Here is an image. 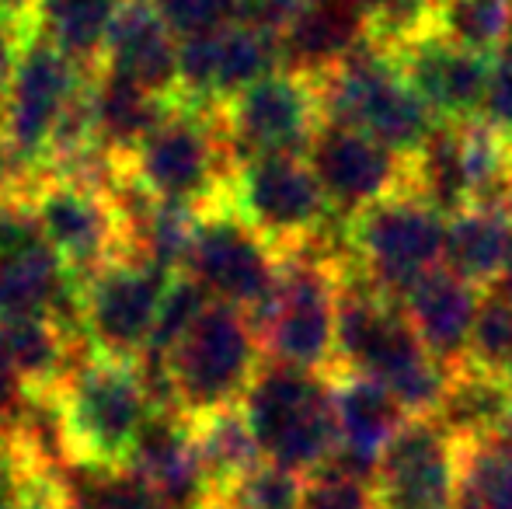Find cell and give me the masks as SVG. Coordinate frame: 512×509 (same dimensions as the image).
<instances>
[{
  "label": "cell",
  "mask_w": 512,
  "mask_h": 509,
  "mask_svg": "<svg viewBox=\"0 0 512 509\" xmlns=\"http://www.w3.org/2000/svg\"><path fill=\"white\" fill-rule=\"evenodd\" d=\"M102 70L140 84L161 98L178 91V39L157 18L150 0H122L115 25L108 32Z\"/></svg>",
  "instance_id": "obj_22"
},
{
  "label": "cell",
  "mask_w": 512,
  "mask_h": 509,
  "mask_svg": "<svg viewBox=\"0 0 512 509\" xmlns=\"http://www.w3.org/2000/svg\"><path fill=\"white\" fill-rule=\"evenodd\" d=\"M39 468H49L42 464L25 443L18 440V433H0V506L21 503L28 492V482Z\"/></svg>",
  "instance_id": "obj_40"
},
{
  "label": "cell",
  "mask_w": 512,
  "mask_h": 509,
  "mask_svg": "<svg viewBox=\"0 0 512 509\" xmlns=\"http://www.w3.org/2000/svg\"><path fill=\"white\" fill-rule=\"evenodd\" d=\"M352 4L363 11L370 39L391 53L432 28V11H436V0H352Z\"/></svg>",
  "instance_id": "obj_35"
},
{
  "label": "cell",
  "mask_w": 512,
  "mask_h": 509,
  "mask_svg": "<svg viewBox=\"0 0 512 509\" xmlns=\"http://www.w3.org/2000/svg\"><path fill=\"white\" fill-rule=\"evenodd\" d=\"M53 405L63 454L77 468H126L136 436L154 415L140 367L95 353L70 370Z\"/></svg>",
  "instance_id": "obj_3"
},
{
  "label": "cell",
  "mask_w": 512,
  "mask_h": 509,
  "mask_svg": "<svg viewBox=\"0 0 512 509\" xmlns=\"http://www.w3.org/2000/svg\"><path fill=\"white\" fill-rule=\"evenodd\" d=\"M150 7L178 42L241 21V0H150Z\"/></svg>",
  "instance_id": "obj_37"
},
{
  "label": "cell",
  "mask_w": 512,
  "mask_h": 509,
  "mask_svg": "<svg viewBox=\"0 0 512 509\" xmlns=\"http://www.w3.org/2000/svg\"><path fill=\"white\" fill-rule=\"evenodd\" d=\"M164 363L175 387L178 412L199 419L241 405L244 391L262 367V346L248 314L209 300L196 325L164 356Z\"/></svg>",
  "instance_id": "obj_8"
},
{
  "label": "cell",
  "mask_w": 512,
  "mask_h": 509,
  "mask_svg": "<svg viewBox=\"0 0 512 509\" xmlns=\"http://www.w3.org/2000/svg\"><path fill=\"white\" fill-rule=\"evenodd\" d=\"M512 255V224L506 210L467 206L446 220L443 265L467 279L478 290H488L502 279Z\"/></svg>",
  "instance_id": "obj_26"
},
{
  "label": "cell",
  "mask_w": 512,
  "mask_h": 509,
  "mask_svg": "<svg viewBox=\"0 0 512 509\" xmlns=\"http://www.w3.org/2000/svg\"><path fill=\"white\" fill-rule=\"evenodd\" d=\"M276 70H283L279 35L251 21H234L220 32L178 42L175 102L196 112H220L230 98Z\"/></svg>",
  "instance_id": "obj_13"
},
{
  "label": "cell",
  "mask_w": 512,
  "mask_h": 509,
  "mask_svg": "<svg viewBox=\"0 0 512 509\" xmlns=\"http://www.w3.org/2000/svg\"><path fill=\"white\" fill-rule=\"evenodd\" d=\"M88 81V67L70 60L67 53L49 46L39 35H28L11 88L0 102V129L35 178L46 175L56 129L70 112V105L84 95Z\"/></svg>",
  "instance_id": "obj_10"
},
{
  "label": "cell",
  "mask_w": 512,
  "mask_h": 509,
  "mask_svg": "<svg viewBox=\"0 0 512 509\" xmlns=\"http://www.w3.org/2000/svg\"><path fill=\"white\" fill-rule=\"evenodd\" d=\"M366 39L370 25L352 0H304L290 25L279 32L283 70H293L307 81H321Z\"/></svg>",
  "instance_id": "obj_23"
},
{
  "label": "cell",
  "mask_w": 512,
  "mask_h": 509,
  "mask_svg": "<svg viewBox=\"0 0 512 509\" xmlns=\"http://www.w3.org/2000/svg\"><path fill=\"white\" fill-rule=\"evenodd\" d=\"M21 408H25V391H21L18 377H14V370H11V360H7L4 328H0V433H7L4 426L14 429Z\"/></svg>",
  "instance_id": "obj_42"
},
{
  "label": "cell",
  "mask_w": 512,
  "mask_h": 509,
  "mask_svg": "<svg viewBox=\"0 0 512 509\" xmlns=\"http://www.w3.org/2000/svg\"><path fill=\"white\" fill-rule=\"evenodd\" d=\"M265 464L310 478L331 461L338 447L335 377L314 370L262 363L241 398Z\"/></svg>",
  "instance_id": "obj_4"
},
{
  "label": "cell",
  "mask_w": 512,
  "mask_h": 509,
  "mask_svg": "<svg viewBox=\"0 0 512 509\" xmlns=\"http://www.w3.org/2000/svg\"><path fill=\"white\" fill-rule=\"evenodd\" d=\"M307 164L328 206L352 220L366 206L408 189V161L359 129L321 123L307 147Z\"/></svg>",
  "instance_id": "obj_17"
},
{
  "label": "cell",
  "mask_w": 512,
  "mask_h": 509,
  "mask_svg": "<svg viewBox=\"0 0 512 509\" xmlns=\"http://www.w3.org/2000/svg\"><path fill=\"white\" fill-rule=\"evenodd\" d=\"M432 28L453 46L492 60L512 42V0H436Z\"/></svg>",
  "instance_id": "obj_31"
},
{
  "label": "cell",
  "mask_w": 512,
  "mask_h": 509,
  "mask_svg": "<svg viewBox=\"0 0 512 509\" xmlns=\"http://www.w3.org/2000/svg\"><path fill=\"white\" fill-rule=\"evenodd\" d=\"M460 499L474 509H512V457L495 440L460 447Z\"/></svg>",
  "instance_id": "obj_32"
},
{
  "label": "cell",
  "mask_w": 512,
  "mask_h": 509,
  "mask_svg": "<svg viewBox=\"0 0 512 509\" xmlns=\"http://www.w3.org/2000/svg\"><path fill=\"white\" fill-rule=\"evenodd\" d=\"M63 509H95V506L84 503V499H74V496H70V492H67V506H63Z\"/></svg>",
  "instance_id": "obj_47"
},
{
  "label": "cell",
  "mask_w": 512,
  "mask_h": 509,
  "mask_svg": "<svg viewBox=\"0 0 512 509\" xmlns=\"http://www.w3.org/2000/svg\"><path fill=\"white\" fill-rule=\"evenodd\" d=\"M495 443H499V447L506 450V454L512 457V415H509V422H506V426L499 429V436H495Z\"/></svg>",
  "instance_id": "obj_44"
},
{
  "label": "cell",
  "mask_w": 512,
  "mask_h": 509,
  "mask_svg": "<svg viewBox=\"0 0 512 509\" xmlns=\"http://www.w3.org/2000/svg\"><path fill=\"white\" fill-rule=\"evenodd\" d=\"M408 189L418 192L425 203H432L439 213H453L471 206V178H467L464 157V126L436 123L429 140L418 147V154L408 161Z\"/></svg>",
  "instance_id": "obj_29"
},
{
  "label": "cell",
  "mask_w": 512,
  "mask_h": 509,
  "mask_svg": "<svg viewBox=\"0 0 512 509\" xmlns=\"http://www.w3.org/2000/svg\"><path fill=\"white\" fill-rule=\"evenodd\" d=\"M377 509H457L460 443L436 422L415 415L380 454L373 478Z\"/></svg>",
  "instance_id": "obj_16"
},
{
  "label": "cell",
  "mask_w": 512,
  "mask_h": 509,
  "mask_svg": "<svg viewBox=\"0 0 512 509\" xmlns=\"http://www.w3.org/2000/svg\"><path fill=\"white\" fill-rule=\"evenodd\" d=\"M481 290L450 272L446 265H436L425 272L415 286L401 297L411 328L422 339L425 353L446 370H457L467 363L471 349V328L478 318Z\"/></svg>",
  "instance_id": "obj_21"
},
{
  "label": "cell",
  "mask_w": 512,
  "mask_h": 509,
  "mask_svg": "<svg viewBox=\"0 0 512 509\" xmlns=\"http://www.w3.org/2000/svg\"><path fill=\"white\" fill-rule=\"evenodd\" d=\"M0 509H25V506H21V503H11V506H0Z\"/></svg>",
  "instance_id": "obj_49"
},
{
  "label": "cell",
  "mask_w": 512,
  "mask_h": 509,
  "mask_svg": "<svg viewBox=\"0 0 512 509\" xmlns=\"http://www.w3.org/2000/svg\"><path fill=\"white\" fill-rule=\"evenodd\" d=\"M481 123H485L488 129H495V133H499L502 140L512 147V42L492 56Z\"/></svg>",
  "instance_id": "obj_39"
},
{
  "label": "cell",
  "mask_w": 512,
  "mask_h": 509,
  "mask_svg": "<svg viewBox=\"0 0 512 509\" xmlns=\"http://www.w3.org/2000/svg\"><path fill=\"white\" fill-rule=\"evenodd\" d=\"M342 290V258L324 234L283 255L272 300L251 318L269 363L331 374L335 370V321Z\"/></svg>",
  "instance_id": "obj_2"
},
{
  "label": "cell",
  "mask_w": 512,
  "mask_h": 509,
  "mask_svg": "<svg viewBox=\"0 0 512 509\" xmlns=\"http://www.w3.org/2000/svg\"><path fill=\"white\" fill-rule=\"evenodd\" d=\"M401 74L408 77L411 91L425 102V109L439 123H474L485 109L488 91V67L492 60L467 49L453 46L450 39L425 28L422 35L408 39L405 46L394 49Z\"/></svg>",
  "instance_id": "obj_18"
},
{
  "label": "cell",
  "mask_w": 512,
  "mask_h": 509,
  "mask_svg": "<svg viewBox=\"0 0 512 509\" xmlns=\"http://www.w3.org/2000/svg\"><path fill=\"white\" fill-rule=\"evenodd\" d=\"M175 98H161L140 84L108 70L91 74V126L95 143L112 157L126 161L157 126L168 119Z\"/></svg>",
  "instance_id": "obj_24"
},
{
  "label": "cell",
  "mask_w": 512,
  "mask_h": 509,
  "mask_svg": "<svg viewBox=\"0 0 512 509\" xmlns=\"http://www.w3.org/2000/svg\"><path fill=\"white\" fill-rule=\"evenodd\" d=\"M321 123L314 81L293 70L262 77L220 109V133L234 164L262 154H307Z\"/></svg>",
  "instance_id": "obj_14"
},
{
  "label": "cell",
  "mask_w": 512,
  "mask_h": 509,
  "mask_svg": "<svg viewBox=\"0 0 512 509\" xmlns=\"http://www.w3.org/2000/svg\"><path fill=\"white\" fill-rule=\"evenodd\" d=\"M206 307H209V297L203 293V286L192 283L185 272H178V276L171 279L168 293H164L161 314H157L154 335H150V346L143 356H157V360H164V356L182 342V335L196 325L199 314H203Z\"/></svg>",
  "instance_id": "obj_34"
},
{
  "label": "cell",
  "mask_w": 512,
  "mask_h": 509,
  "mask_svg": "<svg viewBox=\"0 0 512 509\" xmlns=\"http://www.w3.org/2000/svg\"><path fill=\"white\" fill-rule=\"evenodd\" d=\"M203 509H241V506H234L230 499H223V496H216V499H209V503Z\"/></svg>",
  "instance_id": "obj_46"
},
{
  "label": "cell",
  "mask_w": 512,
  "mask_h": 509,
  "mask_svg": "<svg viewBox=\"0 0 512 509\" xmlns=\"http://www.w3.org/2000/svg\"><path fill=\"white\" fill-rule=\"evenodd\" d=\"M314 88L324 123L359 129L405 161L418 154V147L439 123L411 91L408 77L398 67V56L373 39L345 56L331 74L314 81Z\"/></svg>",
  "instance_id": "obj_5"
},
{
  "label": "cell",
  "mask_w": 512,
  "mask_h": 509,
  "mask_svg": "<svg viewBox=\"0 0 512 509\" xmlns=\"http://www.w3.org/2000/svg\"><path fill=\"white\" fill-rule=\"evenodd\" d=\"M119 7L122 0H35L32 35L91 70L95 63H102Z\"/></svg>",
  "instance_id": "obj_28"
},
{
  "label": "cell",
  "mask_w": 512,
  "mask_h": 509,
  "mask_svg": "<svg viewBox=\"0 0 512 509\" xmlns=\"http://www.w3.org/2000/svg\"><path fill=\"white\" fill-rule=\"evenodd\" d=\"M182 272L203 286L209 300L234 307L251 321L276 293L283 255L258 231H251L234 210L216 206L199 213Z\"/></svg>",
  "instance_id": "obj_11"
},
{
  "label": "cell",
  "mask_w": 512,
  "mask_h": 509,
  "mask_svg": "<svg viewBox=\"0 0 512 509\" xmlns=\"http://www.w3.org/2000/svg\"><path fill=\"white\" fill-rule=\"evenodd\" d=\"M28 203L42 227V238L81 283L112 258L126 255L119 213L108 192L63 175H42L28 192Z\"/></svg>",
  "instance_id": "obj_15"
},
{
  "label": "cell",
  "mask_w": 512,
  "mask_h": 509,
  "mask_svg": "<svg viewBox=\"0 0 512 509\" xmlns=\"http://www.w3.org/2000/svg\"><path fill=\"white\" fill-rule=\"evenodd\" d=\"M411 415L384 384L370 377H335V429L338 447L324 468H335L356 482L373 485L380 468V454L401 433Z\"/></svg>",
  "instance_id": "obj_20"
},
{
  "label": "cell",
  "mask_w": 512,
  "mask_h": 509,
  "mask_svg": "<svg viewBox=\"0 0 512 509\" xmlns=\"http://www.w3.org/2000/svg\"><path fill=\"white\" fill-rule=\"evenodd\" d=\"M335 370L384 384L411 419L436 412L453 374L425 353L405 307L352 272H345L338 290Z\"/></svg>",
  "instance_id": "obj_1"
},
{
  "label": "cell",
  "mask_w": 512,
  "mask_h": 509,
  "mask_svg": "<svg viewBox=\"0 0 512 509\" xmlns=\"http://www.w3.org/2000/svg\"><path fill=\"white\" fill-rule=\"evenodd\" d=\"M506 384H509V391H512V363H509V370H506Z\"/></svg>",
  "instance_id": "obj_48"
},
{
  "label": "cell",
  "mask_w": 512,
  "mask_h": 509,
  "mask_svg": "<svg viewBox=\"0 0 512 509\" xmlns=\"http://www.w3.org/2000/svg\"><path fill=\"white\" fill-rule=\"evenodd\" d=\"M300 7H304V0H241V21H251V25L279 35Z\"/></svg>",
  "instance_id": "obj_41"
},
{
  "label": "cell",
  "mask_w": 512,
  "mask_h": 509,
  "mask_svg": "<svg viewBox=\"0 0 512 509\" xmlns=\"http://www.w3.org/2000/svg\"><path fill=\"white\" fill-rule=\"evenodd\" d=\"M171 272L133 255H119L84 279V339L91 353L136 363L150 346Z\"/></svg>",
  "instance_id": "obj_12"
},
{
  "label": "cell",
  "mask_w": 512,
  "mask_h": 509,
  "mask_svg": "<svg viewBox=\"0 0 512 509\" xmlns=\"http://www.w3.org/2000/svg\"><path fill=\"white\" fill-rule=\"evenodd\" d=\"M192 426H196L199 457H203L206 475H209V482H213L216 496H223V492L234 482H241L248 471L265 464L241 405L199 415V419H192Z\"/></svg>",
  "instance_id": "obj_30"
},
{
  "label": "cell",
  "mask_w": 512,
  "mask_h": 509,
  "mask_svg": "<svg viewBox=\"0 0 512 509\" xmlns=\"http://www.w3.org/2000/svg\"><path fill=\"white\" fill-rule=\"evenodd\" d=\"M0 328H4V349L21 391L35 398H53L77 367L74 339H67L49 318H21Z\"/></svg>",
  "instance_id": "obj_27"
},
{
  "label": "cell",
  "mask_w": 512,
  "mask_h": 509,
  "mask_svg": "<svg viewBox=\"0 0 512 509\" xmlns=\"http://www.w3.org/2000/svg\"><path fill=\"white\" fill-rule=\"evenodd\" d=\"M122 175L157 203L206 213L223 206L234 157L220 133V112L171 105L168 119L122 161Z\"/></svg>",
  "instance_id": "obj_6"
},
{
  "label": "cell",
  "mask_w": 512,
  "mask_h": 509,
  "mask_svg": "<svg viewBox=\"0 0 512 509\" xmlns=\"http://www.w3.org/2000/svg\"><path fill=\"white\" fill-rule=\"evenodd\" d=\"M304 489V475H293V471L276 468V464H258L241 482L230 485L223 499H230L241 509H300L304 506Z\"/></svg>",
  "instance_id": "obj_36"
},
{
  "label": "cell",
  "mask_w": 512,
  "mask_h": 509,
  "mask_svg": "<svg viewBox=\"0 0 512 509\" xmlns=\"http://www.w3.org/2000/svg\"><path fill=\"white\" fill-rule=\"evenodd\" d=\"M223 206L279 255L297 252L335 217L304 154H262L234 164Z\"/></svg>",
  "instance_id": "obj_9"
},
{
  "label": "cell",
  "mask_w": 512,
  "mask_h": 509,
  "mask_svg": "<svg viewBox=\"0 0 512 509\" xmlns=\"http://www.w3.org/2000/svg\"><path fill=\"white\" fill-rule=\"evenodd\" d=\"M432 415L460 447L495 440L512 415V391L506 374L464 363L450 374L439 408Z\"/></svg>",
  "instance_id": "obj_25"
},
{
  "label": "cell",
  "mask_w": 512,
  "mask_h": 509,
  "mask_svg": "<svg viewBox=\"0 0 512 509\" xmlns=\"http://www.w3.org/2000/svg\"><path fill=\"white\" fill-rule=\"evenodd\" d=\"M467 363L474 367L506 374L512 363V300L499 286L481 290L478 318L471 328V349H467Z\"/></svg>",
  "instance_id": "obj_33"
},
{
  "label": "cell",
  "mask_w": 512,
  "mask_h": 509,
  "mask_svg": "<svg viewBox=\"0 0 512 509\" xmlns=\"http://www.w3.org/2000/svg\"><path fill=\"white\" fill-rule=\"evenodd\" d=\"M300 509H377L373 485L356 482L335 468H321L307 478Z\"/></svg>",
  "instance_id": "obj_38"
},
{
  "label": "cell",
  "mask_w": 512,
  "mask_h": 509,
  "mask_svg": "<svg viewBox=\"0 0 512 509\" xmlns=\"http://www.w3.org/2000/svg\"><path fill=\"white\" fill-rule=\"evenodd\" d=\"M495 286H499V290L506 293V297L512 300V255H509V265H506V272H502V279H499V283H495Z\"/></svg>",
  "instance_id": "obj_45"
},
{
  "label": "cell",
  "mask_w": 512,
  "mask_h": 509,
  "mask_svg": "<svg viewBox=\"0 0 512 509\" xmlns=\"http://www.w3.org/2000/svg\"><path fill=\"white\" fill-rule=\"evenodd\" d=\"M126 468L154 492L164 509H203L216 489L199 457L196 426L182 412H154L136 436Z\"/></svg>",
  "instance_id": "obj_19"
},
{
  "label": "cell",
  "mask_w": 512,
  "mask_h": 509,
  "mask_svg": "<svg viewBox=\"0 0 512 509\" xmlns=\"http://www.w3.org/2000/svg\"><path fill=\"white\" fill-rule=\"evenodd\" d=\"M446 220V213L411 189L366 206L349 220L352 265L345 272L401 304L425 272L443 265Z\"/></svg>",
  "instance_id": "obj_7"
},
{
  "label": "cell",
  "mask_w": 512,
  "mask_h": 509,
  "mask_svg": "<svg viewBox=\"0 0 512 509\" xmlns=\"http://www.w3.org/2000/svg\"><path fill=\"white\" fill-rule=\"evenodd\" d=\"M28 35H32V32L0 25V102H4L7 88H11V77H14V70H18L21 49H25Z\"/></svg>",
  "instance_id": "obj_43"
}]
</instances>
